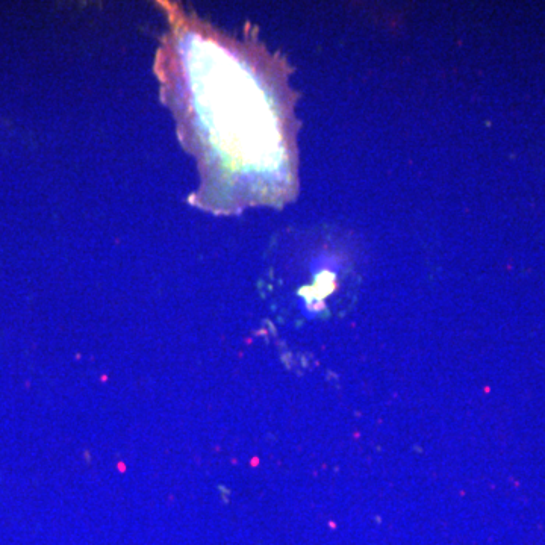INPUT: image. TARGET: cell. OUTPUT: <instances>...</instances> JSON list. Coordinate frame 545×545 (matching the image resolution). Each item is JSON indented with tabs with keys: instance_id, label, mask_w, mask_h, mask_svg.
Instances as JSON below:
<instances>
[{
	"instance_id": "6da1fadb",
	"label": "cell",
	"mask_w": 545,
	"mask_h": 545,
	"mask_svg": "<svg viewBox=\"0 0 545 545\" xmlns=\"http://www.w3.org/2000/svg\"><path fill=\"white\" fill-rule=\"evenodd\" d=\"M181 126L226 209L281 205L297 190L293 103L268 53L208 32L179 38Z\"/></svg>"
}]
</instances>
